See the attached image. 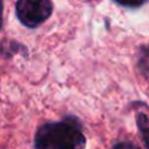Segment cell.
<instances>
[{"mask_svg":"<svg viewBox=\"0 0 149 149\" xmlns=\"http://www.w3.org/2000/svg\"><path fill=\"white\" fill-rule=\"evenodd\" d=\"M139 65L144 72L149 73V45L144 46L140 50L139 55Z\"/></svg>","mask_w":149,"mask_h":149,"instance_id":"4","label":"cell"},{"mask_svg":"<svg viewBox=\"0 0 149 149\" xmlns=\"http://www.w3.org/2000/svg\"><path fill=\"white\" fill-rule=\"evenodd\" d=\"M85 145L81 124L73 116L43 124L37 130L34 137L36 149H85Z\"/></svg>","mask_w":149,"mask_h":149,"instance_id":"1","label":"cell"},{"mask_svg":"<svg viewBox=\"0 0 149 149\" xmlns=\"http://www.w3.org/2000/svg\"><path fill=\"white\" fill-rule=\"evenodd\" d=\"M116 4L122 5V7H131V8H134V7H140V5H143L144 3H143V1H140V3H118V1H116Z\"/></svg>","mask_w":149,"mask_h":149,"instance_id":"6","label":"cell"},{"mask_svg":"<svg viewBox=\"0 0 149 149\" xmlns=\"http://www.w3.org/2000/svg\"><path fill=\"white\" fill-rule=\"evenodd\" d=\"M113 149H140L139 147H136L135 144L132 143H128V141H122V143H118V144L114 145Z\"/></svg>","mask_w":149,"mask_h":149,"instance_id":"5","label":"cell"},{"mask_svg":"<svg viewBox=\"0 0 149 149\" xmlns=\"http://www.w3.org/2000/svg\"><path fill=\"white\" fill-rule=\"evenodd\" d=\"M136 122H137V128H139L140 134H141L143 141H144L147 149H149V118L145 114L140 113L136 116Z\"/></svg>","mask_w":149,"mask_h":149,"instance_id":"3","label":"cell"},{"mask_svg":"<svg viewBox=\"0 0 149 149\" xmlns=\"http://www.w3.org/2000/svg\"><path fill=\"white\" fill-rule=\"evenodd\" d=\"M3 26V3L0 1V29Z\"/></svg>","mask_w":149,"mask_h":149,"instance_id":"7","label":"cell"},{"mask_svg":"<svg viewBox=\"0 0 149 149\" xmlns=\"http://www.w3.org/2000/svg\"><path fill=\"white\" fill-rule=\"evenodd\" d=\"M52 8L50 0H20L16 3V15L24 26L34 29L51 16Z\"/></svg>","mask_w":149,"mask_h":149,"instance_id":"2","label":"cell"}]
</instances>
